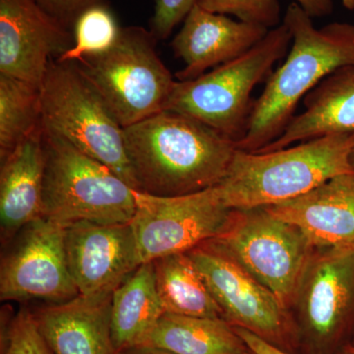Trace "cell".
Masks as SVG:
<instances>
[{"instance_id":"8","label":"cell","mask_w":354,"mask_h":354,"mask_svg":"<svg viewBox=\"0 0 354 354\" xmlns=\"http://www.w3.org/2000/svg\"><path fill=\"white\" fill-rule=\"evenodd\" d=\"M209 242L271 291L285 309L297 299L314 249L299 228L263 207L234 209L225 232Z\"/></svg>"},{"instance_id":"21","label":"cell","mask_w":354,"mask_h":354,"mask_svg":"<svg viewBox=\"0 0 354 354\" xmlns=\"http://www.w3.org/2000/svg\"><path fill=\"white\" fill-rule=\"evenodd\" d=\"M165 313L153 262L143 263L111 297V335L116 353L141 346Z\"/></svg>"},{"instance_id":"25","label":"cell","mask_w":354,"mask_h":354,"mask_svg":"<svg viewBox=\"0 0 354 354\" xmlns=\"http://www.w3.org/2000/svg\"><path fill=\"white\" fill-rule=\"evenodd\" d=\"M209 12L234 15L242 22L271 30L283 23L279 0H196Z\"/></svg>"},{"instance_id":"34","label":"cell","mask_w":354,"mask_h":354,"mask_svg":"<svg viewBox=\"0 0 354 354\" xmlns=\"http://www.w3.org/2000/svg\"><path fill=\"white\" fill-rule=\"evenodd\" d=\"M145 349H147V351H148V353L150 354H167L165 353H160V351H153V349H149V348H145ZM244 354H254V353H252V351H247V353H245Z\"/></svg>"},{"instance_id":"33","label":"cell","mask_w":354,"mask_h":354,"mask_svg":"<svg viewBox=\"0 0 354 354\" xmlns=\"http://www.w3.org/2000/svg\"><path fill=\"white\" fill-rule=\"evenodd\" d=\"M341 2L344 8L354 11V0H341Z\"/></svg>"},{"instance_id":"29","label":"cell","mask_w":354,"mask_h":354,"mask_svg":"<svg viewBox=\"0 0 354 354\" xmlns=\"http://www.w3.org/2000/svg\"><path fill=\"white\" fill-rule=\"evenodd\" d=\"M234 329L239 337L245 342L249 351H252L254 354H288L277 348L272 342L266 341L259 335L253 334L250 330L239 327H234Z\"/></svg>"},{"instance_id":"10","label":"cell","mask_w":354,"mask_h":354,"mask_svg":"<svg viewBox=\"0 0 354 354\" xmlns=\"http://www.w3.org/2000/svg\"><path fill=\"white\" fill-rule=\"evenodd\" d=\"M79 295L67 264L65 227L44 216L37 218L21 230L2 260L0 298L62 304Z\"/></svg>"},{"instance_id":"6","label":"cell","mask_w":354,"mask_h":354,"mask_svg":"<svg viewBox=\"0 0 354 354\" xmlns=\"http://www.w3.org/2000/svg\"><path fill=\"white\" fill-rule=\"evenodd\" d=\"M41 123L138 190L123 128L75 62H50L41 86Z\"/></svg>"},{"instance_id":"3","label":"cell","mask_w":354,"mask_h":354,"mask_svg":"<svg viewBox=\"0 0 354 354\" xmlns=\"http://www.w3.org/2000/svg\"><path fill=\"white\" fill-rule=\"evenodd\" d=\"M354 134L330 135L268 153L236 148L227 174L215 185L227 207L270 206L309 192L333 177L354 174Z\"/></svg>"},{"instance_id":"17","label":"cell","mask_w":354,"mask_h":354,"mask_svg":"<svg viewBox=\"0 0 354 354\" xmlns=\"http://www.w3.org/2000/svg\"><path fill=\"white\" fill-rule=\"evenodd\" d=\"M111 297H78L35 312L53 354H118L111 335Z\"/></svg>"},{"instance_id":"18","label":"cell","mask_w":354,"mask_h":354,"mask_svg":"<svg viewBox=\"0 0 354 354\" xmlns=\"http://www.w3.org/2000/svg\"><path fill=\"white\" fill-rule=\"evenodd\" d=\"M44 171L41 123L1 160L0 225L4 241L43 216Z\"/></svg>"},{"instance_id":"9","label":"cell","mask_w":354,"mask_h":354,"mask_svg":"<svg viewBox=\"0 0 354 354\" xmlns=\"http://www.w3.org/2000/svg\"><path fill=\"white\" fill-rule=\"evenodd\" d=\"M135 196L131 225L142 264L189 252L213 241L225 232L234 213L215 186L183 196H155L138 190Z\"/></svg>"},{"instance_id":"1","label":"cell","mask_w":354,"mask_h":354,"mask_svg":"<svg viewBox=\"0 0 354 354\" xmlns=\"http://www.w3.org/2000/svg\"><path fill=\"white\" fill-rule=\"evenodd\" d=\"M123 137L138 191L160 197L216 185L236 151L234 141L213 128L169 111L123 128Z\"/></svg>"},{"instance_id":"15","label":"cell","mask_w":354,"mask_h":354,"mask_svg":"<svg viewBox=\"0 0 354 354\" xmlns=\"http://www.w3.org/2000/svg\"><path fill=\"white\" fill-rule=\"evenodd\" d=\"M269 31L263 26L209 12L195 4L171 41L174 55L184 62L183 68L176 72V78L193 80L208 69L241 57Z\"/></svg>"},{"instance_id":"16","label":"cell","mask_w":354,"mask_h":354,"mask_svg":"<svg viewBox=\"0 0 354 354\" xmlns=\"http://www.w3.org/2000/svg\"><path fill=\"white\" fill-rule=\"evenodd\" d=\"M263 208L299 228L313 248L354 249V174L333 177L301 196Z\"/></svg>"},{"instance_id":"27","label":"cell","mask_w":354,"mask_h":354,"mask_svg":"<svg viewBox=\"0 0 354 354\" xmlns=\"http://www.w3.org/2000/svg\"><path fill=\"white\" fill-rule=\"evenodd\" d=\"M196 4V0H156L151 32L157 41H165L171 36Z\"/></svg>"},{"instance_id":"20","label":"cell","mask_w":354,"mask_h":354,"mask_svg":"<svg viewBox=\"0 0 354 354\" xmlns=\"http://www.w3.org/2000/svg\"><path fill=\"white\" fill-rule=\"evenodd\" d=\"M138 348L167 354H244L249 351L225 319L169 312L160 317Z\"/></svg>"},{"instance_id":"11","label":"cell","mask_w":354,"mask_h":354,"mask_svg":"<svg viewBox=\"0 0 354 354\" xmlns=\"http://www.w3.org/2000/svg\"><path fill=\"white\" fill-rule=\"evenodd\" d=\"M297 299L314 344L324 349L342 344L354 330V249L312 254Z\"/></svg>"},{"instance_id":"19","label":"cell","mask_w":354,"mask_h":354,"mask_svg":"<svg viewBox=\"0 0 354 354\" xmlns=\"http://www.w3.org/2000/svg\"><path fill=\"white\" fill-rule=\"evenodd\" d=\"M304 113L293 116L283 134L256 153L330 135L354 134V66L335 70L304 99Z\"/></svg>"},{"instance_id":"28","label":"cell","mask_w":354,"mask_h":354,"mask_svg":"<svg viewBox=\"0 0 354 354\" xmlns=\"http://www.w3.org/2000/svg\"><path fill=\"white\" fill-rule=\"evenodd\" d=\"M39 6L68 29H73L79 16L104 0H36Z\"/></svg>"},{"instance_id":"23","label":"cell","mask_w":354,"mask_h":354,"mask_svg":"<svg viewBox=\"0 0 354 354\" xmlns=\"http://www.w3.org/2000/svg\"><path fill=\"white\" fill-rule=\"evenodd\" d=\"M41 123V88L0 74V158L3 160Z\"/></svg>"},{"instance_id":"30","label":"cell","mask_w":354,"mask_h":354,"mask_svg":"<svg viewBox=\"0 0 354 354\" xmlns=\"http://www.w3.org/2000/svg\"><path fill=\"white\" fill-rule=\"evenodd\" d=\"M295 3L314 17H325L334 11V0H295Z\"/></svg>"},{"instance_id":"13","label":"cell","mask_w":354,"mask_h":354,"mask_svg":"<svg viewBox=\"0 0 354 354\" xmlns=\"http://www.w3.org/2000/svg\"><path fill=\"white\" fill-rule=\"evenodd\" d=\"M65 251L70 274L84 297L113 295L142 264L131 223H70L65 227Z\"/></svg>"},{"instance_id":"12","label":"cell","mask_w":354,"mask_h":354,"mask_svg":"<svg viewBox=\"0 0 354 354\" xmlns=\"http://www.w3.org/2000/svg\"><path fill=\"white\" fill-rule=\"evenodd\" d=\"M187 253L204 277L225 321L272 344L283 339L288 327L286 309L271 291L211 242Z\"/></svg>"},{"instance_id":"36","label":"cell","mask_w":354,"mask_h":354,"mask_svg":"<svg viewBox=\"0 0 354 354\" xmlns=\"http://www.w3.org/2000/svg\"><path fill=\"white\" fill-rule=\"evenodd\" d=\"M353 344H354V342H353Z\"/></svg>"},{"instance_id":"24","label":"cell","mask_w":354,"mask_h":354,"mask_svg":"<svg viewBox=\"0 0 354 354\" xmlns=\"http://www.w3.org/2000/svg\"><path fill=\"white\" fill-rule=\"evenodd\" d=\"M120 29L106 3L91 7L79 16L73 26V46L55 60L76 62L81 58L104 53L118 41Z\"/></svg>"},{"instance_id":"7","label":"cell","mask_w":354,"mask_h":354,"mask_svg":"<svg viewBox=\"0 0 354 354\" xmlns=\"http://www.w3.org/2000/svg\"><path fill=\"white\" fill-rule=\"evenodd\" d=\"M143 27L121 28L115 44L75 64L122 128L164 111L176 81Z\"/></svg>"},{"instance_id":"35","label":"cell","mask_w":354,"mask_h":354,"mask_svg":"<svg viewBox=\"0 0 354 354\" xmlns=\"http://www.w3.org/2000/svg\"><path fill=\"white\" fill-rule=\"evenodd\" d=\"M351 165H353V167H354V147L353 148V150H351Z\"/></svg>"},{"instance_id":"2","label":"cell","mask_w":354,"mask_h":354,"mask_svg":"<svg viewBox=\"0 0 354 354\" xmlns=\"http://www.w3.org/2000/svg\"><path fill=\"white\" fill-rule=\"evenodd\" d=\"M312 19L295 2L286 8L283 23L292 43L254 101L245 135L235 144L239 150L256 153L278 139L305 95L335 70L354 66V25L333 22L319 29Z\"/></svg>"},{"instance_id":"26","label":"cell","mask_w":354,"mask_h":354,"mask_svg":"<svg viewBox=\"0 0 354 354\" xmlns=\"http://www.w3.org/2000/svg\"><path fill=\"white\" fill-rule=\"evenodd\" d=\"M4 354H53L29 310L18 312L6 328Z\"/></svg>"},{"instance_id":"22","label":"cell","mask_w":354,"mask_h":354,"mask_svg":"<svg viewBox=\"0 0 354 354\" xmlns=\"http://www.w3.org/2000/svg\"><path fill=\"white\" fill-rule=\"evenodd\" d=\"M156 283L165 312L223 319L204 277L189 254L177 253L153 261Z\"/></svg>"},{"instance_id":"14","label":"cell","mask_w":354,"mask_h":354,"mask_svg":"<svg viewBox=\"0 0 354 354\" xmlns=\"http://www.w3.org/2000/svg\"><path fill=\"white\" fill-rule=\"evenodd\" d=\"M74 44L73 32L36 0H0V74L41 88L53 60Z\"/></svg>"},{"instance_id":"32","label":"cell","mask_w":354,"mask_h":354,"mask_svg":"<svg viewBox=\"0 0 354 354\" xmlns=\"http://www.w3.org/2000/svg\"><path fill=\"white\" fill-rule=\"evenodd\" d=\"M339 354H354V344H346V346L339 351Z\"/></svg>"},{"instance_id":"5","label":"cell","mask_w":354,"mask_h":354,"mask_svg":"<svg viewBox=\"0 0 354 354\" xmlns=\"http://www.w3.org/2000/svg\"><path fill=\"white\" fill-rule=\"evenodd\" d=\"M43 216L67 227L131 223L135 190L106 165L44 129Z\"/></svg>"},{"instance_id":"31","label":"cell","mask_w":354,"mask_h":354,"mask_svg":"<svg viewBox=\"0 0 354 354\" xmlns=\"http://www.w3.org/2000/svg\"><path fill=\"white\" fill-rule=\"evenodd\" d=\"M118 354H150L148 353L147 349L143 348H134L127 349V351H121V353H118Z\"/></svg>"},{"instance_id":"4","label":"cell","mask_w":354,"mask_h":354,"mask_svg":"<svg viewBox=\"0 0 354 354\" xmlns=\"http://www.w3.org/2000/svg\"><path fill=\"white\" fill-rule=\"evenodd\" d=\"M291 43L290 30L281 23L241 57L193 80L176 81L165 111L194 118L236 144L246 133L254 88L267 82Z\"/></svg>"}]
</instances>
